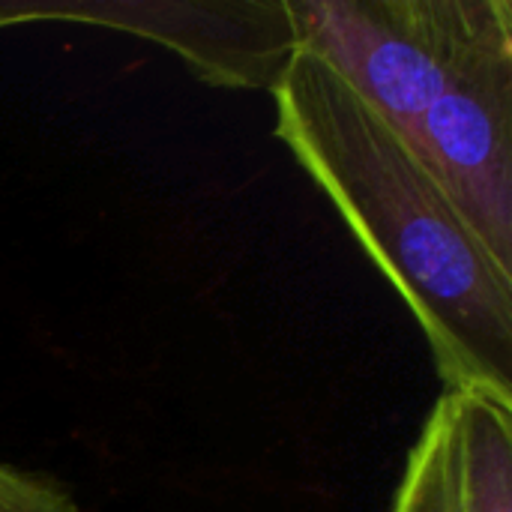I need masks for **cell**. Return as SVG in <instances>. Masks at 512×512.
Instances as JSON below:
<instances>
[{"label": "cell", "mask_w": 512, "mask_h": 512, "mask_svg": "<svg viewBox=\"0 0 512 512\" xmlns=\"http://www.w3.org/2000/svg\"><path fill=\"white\" fill-rule=\"evenodd\" d=\"M0 512H81L75 498L51 477L0 462Z\"/></svg>", "instance_id": "52a82bcc"}, {"label": "cell", "mask_w": 512, "mask_h": 512, "mask_svg": "<svg viewBox=\"0 0 512 512\" xmlns=\"http://www.w3.org/2000/svg\"><path fill=\"white\" fill-rule=\"evenodd\" d=\"M453 396L459 512H512V405L480 387Z\"/></svg>", "instance_id": "5b68a950"}, {"label": "cell", "mask_w": 512, "mask_h": 512, "mask_svg": "<svg viewBox=\"0 0 512 512\" xmlns=\"http://www.w3.org/2000/svg\"><path fill=\"white\" fill-rule=\"evenodd\" d=\"M501 0H288L297 48L318 54L402 138Z\"/></svg>", "instance_id": "7a4b0ae2"}, {"label": "cell", "mask_w": 512, "mask_h": 512, "mask_svg": "<svg viewBox=\"0 0 512 512\" xmlns=\"http://www.w3.org/2000/svg\"><path fill=\"white\" fill-rule=\"evenodd\" d=\"M393 512H459L456 396L444 393L411 447Z\"/></svg>", "instance_id": "8992f818"}, {"label": "cell", "mask_w": 512, "mask_h": 512, "mask_svg": "<svg viewBox=\"0 0 512 512\" xmlns=\"http://www.w3.org/2000/svg\"><path fill=\"white\" fill-rule=\"evenodd\" d=\"M270 93L276 138L402 294L447 393L480 387L512 405V270L408 141L318 54L294 48Z\"/></svg>", "instance_id": "6da1fadb"}, {"label": "cell", "mask_w": 512, "mask_h": 512, "mask_svg": "<svg viewBox=\"0 0 512 512\" xmlns=\"http://www.w3.org/2000/svg\"><path fill=\"white\" fill-rule=\"evenodd\" d=\"M405 141L498 264L512 270L510 0H501Z\"/></svg>", "instance_id": "3957f363"}, {"label": "cell", "mask_w": 512, "mask_h": 512, "mask_svg": "<svg viewBox=\"0 0 512 512\" xmlns=\"http://www.w3.org/2000/svg\"><path fill=\"white\" fill-rule=\"evenodd\" d=\"M93 21L135 33L174 51L201 81L216 87L273 90L294 54L288 0L204 3H0V27L27 21Z\"/></svg>", "instance_id": "277c9868"}]
</instances>
